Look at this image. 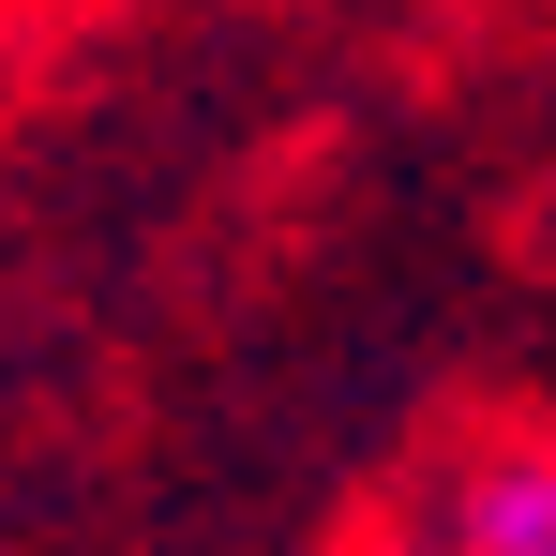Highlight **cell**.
<instances>
[{
    "label": "cell",
    "mask_w": 556,
    "mask_h": 556,
    "mask_svg": "<svg viewBox=\"0 0 556 556\" xmlns=\"http://www.w3.org/2000/svg\"><path fill=\"white\" fill-rule=\"evenodd\" d=\"M452 542L466 556H556V452H481L452 481Z\"/></svg>",
    "instance_id": "1"
},
{
    "label": "cell",
    "mask_w": 556,
    "mask_h": 556,
    "mask_svg": "<svg viewBox=\"0 0 556 556\" xmlns=\"http://www.w3.org/2000/svg\"><path fill=\"white\" fill-rule=\"evenodd\" d=\"M437 556H466V542H437Z\"/></svg>",
    "instance_id": "2"
}]
</instances>
